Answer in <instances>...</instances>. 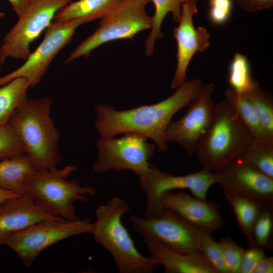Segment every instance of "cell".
<instances>
[{"mask_svg":"<svg viewBox=\"0 0 273 273\" xmlns=\"http://www.w3.org/2000/svg\"><path fill=\"white\" fill-rule=\"evenodd\" d=\"M203 85L200 79L193 78L160 102L128 110H118L108 104H98L94 108L97 115L95 128L100 137L139 133L152 140L158 151L164 153L168 144L165 133L173 116L189 104Z\"/></svg>","mask_w":273,"mask_h":273,"instance_id":"obj_1","label":"cell"},{"mask_svg":"<svg viewBox=\"0 0 273 273\" xmlns=\"http://www.w3.org/2000/svg\"><path fill=\"white\" fill-rule=\"evenodd\" d=\"M52 103L49 97L28 99L8 122L39 170L57 168L61 159L60 133L50 115Z\"/></svg>","mask_w":273,"mask_h":273,"instance_id":"obj_2","label":"cell"},{"mask_svg":"<svg viewBox=\"0 0 273 273\" xmlns=\"http://www.w3.org/2000/svg\"><path fill=\"white\" fill-rule=\"evenodd\" d=\"M129 210L123 199L112 197L96 209L92 235L112 256L119 273L153 272L158 265L150 256L139 252L122 223V218Z\"/></svg>","mask_w":273,"mask_h":273,"instance_id":"obj_3","label":"cell"},{"mask_svg":"<svg viewBox=\"0 0 273 273\" xmlns=\"http://www.w3.org/2000/svg\"><path fill=\"white\" fill-rule=\"evenodd\" d=\"M253 140L236 110L224 99L216 103L212 121L197 147L203 169L215 171L237 158Z\"/></svg>","mask_w":273,"mask_h":273,"instance_id":"obj_4","label":"cell"},{"mask_svg":"<svg viewBox=\"0 0 273 273\" xmlns=\"http://www.w3.org/2000/svg\"><path fill=\"white\" fill-rule=\"evenodd\" d=\"M76 169L75 165H69L61 169L39 170L27 179V193L53 215L78 221L81 219L77 215L74 202H88L97 191L92 187L81 186L76 179H68Z\"/></svg>","mask_w":273,"mask_h":273,"instance_id":"obj_5","label":"cell"},{"mask_svg":"<svg viewBox=\"0 0 273 273\" xmlns=\"http://www.w3.org/2000/svg\"><path fill=\"white\" fill-rule=\"evenodd\" d=\"M150 2L151 0H125L100 19L99 27L70 54L65 64L87 57L102 44L117 40L132 39L138 33L151 29L152 18L146 11Z\"/></svg>","mask_w":273,"mask_h":273,"instance_id":"obj_6","label":"cell"},{"mask_svg":"<svg viewBox=\"0 0 273 273\" xmlns=\"http://www.w3.org/2000/svg\"><path fill=\"white\" fill-rule=\"evenodd\" d=\"M94 223L89 218L72 221L62 218L39 221L9 237L4 244L9 246L26 267L31 266L44 249L69 237L92 234Z\"/></svg>","mask_w":273,"mask_h":273,"instance_id":"obj_7","label":"cell"},{"mask_svg":"<svg viewBox=\"0 0 273 273\" xmlns=\"http://www.w3.org/2000/svg\"><path fill=\"white\" fill-rule=\"evenodd\" d=\"M75 0H29L15 25L7 33L0 47V65L8 58L25 61L30 44L45 30L61 8Z\"/></svg>","mask_w":273,"mask_h":273,"instance_id":"obj_8","label":"cell"},{"mask_svg":"<svg viewBox=\"0 0 273 273\" xmlns=\"http://www.w3.org/2000/svg\"><path fill=\"white\" fill-rule=\"evenodd\" d=\"M123 134L119 138L100 137L97 140L98 154L93 171L103 174L111 170H130L139 177L149 169L152 165L149 161L153 155L155 145L139 133Z\"/></svg>","mask_w":273,"mask_h":273,"instance_id":"obj_9","label":"cell"},{"mask_svg":"<svg viewBox=\"0 0 273 273\" xmlns=\"http://www.w3.org/2000/svg\"><path fill=\"white\" fill-rule=\"evenodd\" d=\"M132 228L147 243H156L186 254L198 252L204 231L194 226L173 212L165 209L152 217L133 215Z\"/></svg>","mask_w":273,"mask_h":273,"instance_id":"obj_10","label":"cell"},{"mask_svg":"<svg viewBox=\"0 0 273 273\" xmlns=\"http://www.w3.org/2000/svg\"><path fill=\"white\" fill-rule=\"evenodd\" d=\"M139 179L142 191L147 197L145 217L156 216L163 213L165 209L160 198L166 192L188 189L194 197L207 200L209 188L215 184L214 173L204 169L186 175H174L163 172L153 165Z\"/></svg>","mask_w":273,"mask_h":273,"instance_id":"obj_11","label":"cell"},{"mask_svg":"<svg viewBox=\"0 0 273 273\" xmlns=\"http://www.w3.org/2000/svg\"><path fill=\"white\" fill-rule=\"evenodd\" d=\"M84 24L82 19L52 22L45 29L44 37L21 66L0 77V86L18 77L24 78L29 87H34L41 80L58 53L71 40L76 30Z\"/></svg>","mask_w":273,"mask_h":273,"instance_id":"obj_12","label":"cell"},{"mask_svg":"<svg viewBox=\"0 0 273 273\" xmlns=\"http://www.w3.org/2000/svg\"><path fill=\"white\" fill-rule=\"evenodd\" d=\"M214 89L213 83L203 85L188 105L185 114L177 120L171 121L167 128V141L178 144L190 156L196 153L213 118L216 107L212 99Z\"/></svg>","mask_w":273,"mask_h":273,"instance_id":"obj_13","label":"cell"},{"mask_svg":"<svg viewBox=\"0 0 273 273\" xmlns=\"http://www.w3.org/2000/svg\"><path fill=\"white\" fill-rule=\"evenodd\" d=\"M214 174L215 184L223 191L250 199L262 207L273 209V178L239 158Z\"/></svg>","mask_w":273,"mask_h":273,"instance_id":"obj_14","label":"cell"},{"mask_svg":"<svg viewBox=\"0 0 273 273\" xmlns=\"http://www.w3.org/2000/svg\"><path fill=\"white\" fill-rule=\"evenodd\" d=\"M196 3L182 5L178 25L173 30L176 41L177 64L171 88L177 89L186 81L189 64L197 52H202L210 46V34L202 26L196 28L193 17L197 13Z\"/></svg>","mask_w":273,"mask_h":273,"instance_id":"obj_15","label":"cell"},{"mask_svg":"<svg viewBox=\"0 0 273 273\" xmlns=\"http://www.w3.org/2000/svg\"><path fill=\"white\" fill-rule=\"evenodd\" d=\"M160 200L164 209L173 212L204 232L212 233L224 225L223 217L216 204L192 197L184 190L176 193L166 192L161 195Z\"/></svg>","mask_w":273,"mask_h":273,"instance_id":"obj_16","label":"cell"},{"mask_svg":"<svg viewBox=\"0 0 273 273\" xmlns=\"http://www.w3.org/2000/svg\"><path fill=\"white\" fill-rule=\"evenodd\" d=\"M61 218L47 211L29 194L0 203V245L11 236L43 220Z\"/></svg>","mask_w":273,"mask_h":273,"instance_id":"obj_17","label":"cell"},{"mask_svg":"<svg viewBox=\"0 0 273 273\" xmlns=\"http://www.w3.org/2000/svg\"><path fill=\"white\" fill-rule=\"evenodd\" d=\"M150 256L167 273H217L199 252L186 254L156 243H147Z\"/></svg>","mask_w":273,"mask_h":273,"instance_id":"obj_18","label":"cell"},{"mask_svg":"<svg viewBox=\"0 0 273 273\" xmlns=\"http://www.w3.org/2000/svg\"><path fill=\"white\" fill-rule=\"evenodd\" d=\"M38 170L27 154L0 161V187L26 195L27 179Z\"/></svg>","mask_w":273,"mask_h":273,"instance_id":"obj_19","label":"cell"},{"mask_svg":"<svg viewBox=\"0 0 273 273\" xmlns=\"http://www.w3.org/2000/svg\"><path fill=\"white\" fill-rule=\"evenodd\" d=\"M125 0H78L66 5L55 15L53 21L61 22L76 19L84 23L101 19Z\"/></svg>","mask_w":273,"mask_h":273,"instance_id":"obj_20","label":"cell"},{"mask_svg":"<svg viewBox=\"0 0 273 273\" xmlns=\"http://www.w3.org/2000/svg\"><path fill=\"white\" fill-rule=\"evenodd\" d=\"M198 0H151L154 4L155 13L152 18L151 31L145 42V53L147 56H151L154 51L155 43L158 39L163 38L161 27L166 15L170 13L173 20L178 22L182 5L185 3H196Z\"/></svg>","mask_w":273,"mask_h":273,"instance_id":"obj_21","label":"cell"},{"mask_svg":"<svg viewBox=\"0 0 273 273\" xmlns=\"http://www.w3.org/2000/svg\"><path fill=\"white\" fill-rule=\"evenodd\" d=\"M29 84L23 78H16L0 86V126L8 124L14 111L28 99Z\"/></svg>","mask_w":273,"mask_h":273,"instance_id":"obj_22","label":"cell"},{"mask_svg":"<svg viewBox=\"0 0 273 273\" xmlns=\"http://www.w3.org/2000/svg\"><path fill=\"white\" fill-rule=\"evenodd\" d=\"M225 98L233 107L240 119L247 128L253 139H273L263 127L251 105L242 94L231 88L224 92Z\"/></svg>","mask_w":273,"mask_h":273,"instance_id":"obj_23","label":"cell"},{"mask_svg":"<svg viewBox=\"0 0 273 273\" xmlns=\"http://www.w3.org/2000/svg\"><path fill=\"white\" fill-rule=\"evenodd\" d=\"M238 157L273 178V139H253Z\"/></svg>","mask_w":273,"mask_h":273,"instance_id":"obj_24","label":"cell"},{"mask_svg":"<svg viewBox=\"0 0 273 273\" xmlns=\"http://www.w3.org/2000/svg\"><path fill=\"white\" fill-rule=\"evenodd\" d=\"M223 192L226 199L236 215L239 228L246 238L249 246L252 241V229L262 207L245 197L229 191Z\"/></svg>","mask_w":273,"mask_h":273,"instance_id":"obj_25","label":"cell"},{"mask_svg":"<svg viewBox=\"0 0 273 273\" xmlns=\"http://www.w3.org/2000/svg\"><path fill=\"white\" fill-rule=\"evenodd\" d=\"M243 95L248 101L267 133L273 138V99L269 92L257 82Z\"/></svg>","mask_w":273,"mask_h":273,"instance_id":"obj_26","label":"cell"},{"mask_svg":"<svg viewBox=\"0 0 273 273\" xmlns=\"http://www.w3.org/2000/svg\"><path fill=\"white\" fill-rule=\"evenodd\" d=\"M228 82L231 88L244 94L257 83L254 80L247 57L240 53L234 56L229 68Z\"/></svg>","mask_w":273,"mask_h":273,"instance_id":"obj_27","label":"cell"},{"mask_svg":"<svg viewBox=\"0 0 273 273\" xmlns=\"http://www.w3.org/2000/svg\"><path fill=\"white\" fill-rule=\"evenodd\" d=\"M257 246L263 250L273 248V209L262 207L254 222L252 241L249 246Z\"/></svg>","mask_w":273,"mask_h":273,"instance_id":"obj_28","label":"cell"},{"mask_svg":"<svg viewBox=\"0 0 273 273\" xmlns=\"http://www.w3.org/2000/svg\"><path fill=\"white\" fill-rule=\"evenodd\" d=\"M211 233L208 232L203 233L199 243L198 252L205 257L217 273H228L220 245L213 238Z\"/></svg>","mask_w":273,"mask_h":273,"instance_id":"obj_29","label":"cell"},{"mask_svg":"<svg viewBox=\"0 0 273 273\" xmlns=\"http://www.w3.org/2000/svg\"><path fill=\"white\" fill-rule=\"evenodd\" d=\"M25 154L24 144L8 124L0 126V161Z\"/></svg>","mask_w":273,"mask_h":273,"instance_id":"obj_30","label":"cell"},{"mask_svg":"<svg viewBox=\"0 0 273 273\" xmlns=\"http://www.w3.org/2000/svg\"><path fill=\"white\" fill-rule=\"evenodd\" d=\"M218 242L228 273H238L246 249L228 237L220 239Z\"/></svg>","mask_w":273,"mask_h":273,"instance_id":"obj_31","label":"cell"},{"mask_svg":"<svg viewBox=\"0 0 273 273\" xmlns=\"http://www.w3.org/2000/svg\"><path fill=\"white\" fill-rule=\"evenodd\" d=\"M208 18L216 26L225 24L231 18L233 10L232 0H209Z\"/></svg>","mask_w":273,"mask_h":273,"instance_id":"obj_32","label":"cell"},{"mask_svg":"<svg viewBox=\"0 0 273 273\" xmlns=\"http://www.w3.org/2000/svg\"><path fill=\"white\" fill-rule=\"evenodd\" d=\"M264 251L257 246H249L243 254L238 273H251L257 263L265 256Z\"/></svg>","mask_w":273,"mask_h":273,"instance_id":"obj_33","label":"cell"},{"mask_svg":"<svg viewBox=\"0 0 273 273\" xmlns=\"http://www.w3.org/2000/svg\"><path fill=\"white\" fill-rule=\"evenodd\" d=\"M243 10L248 12H255L272 7L273 0H236Z\"/></svg>","mask_w":273,"mask_h":273,"instance_id":"obj_34","label":"cell"},{"mask_svg":"<svg viewBox=\"0 0 273 273\" xmlns=\"http://www.w3.org/2000/svg\"><path fill=\"white\" fill-rule=\"evenodd\" d=\"M273 257L266 256L263 257L255 265L251 273H272Z\"/></svg>","mask_w":273,"mask_h":273,"instance_id":"obj_35","label":"cell"},{"mask_svg":"<svg viewBox=\"0 0 273 273\" xmlns=\"http://www.w3.org/2000/svg\"><path fill=\"white\" fill-rule=\"evenodd\" d=\"M18 16L24 11L29 0H8Z\"/></svg>","mask_w":273,"mask_h":273,"instance_id":"obj_36","label":"cell"},{"mask_svg":"<svg viewBox=\"0 0 273 273\" xmlns=\"http://www.w3.org/2000/svg\"><path fill=\"white\" fill-rule=\"evenodd\" d=\"M21 196L17 193L0 187V203L8 199Z\"/></svg>","mask_w":273,"mask_h":273,"instance_id":"obj_37","label":"cell"},{"mask_svg":"<svg viewBox=\"0 0 273 273\" xmlns=\"http://www.w3.org/2000/svg\"><path fill=\"white\" fill-rule=\"evenodd\" d=\"M5 16V13L0 11V19Z\"/></svg>","mask_w":273,"mask_h":273,"instance_id":"obj_38","label":"cell"}]
</instances>
